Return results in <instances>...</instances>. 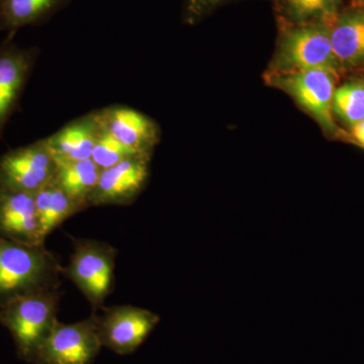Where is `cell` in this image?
I'll return each mask as SVG.
<instances>
[{
    "instance_id": "1",
    "label": "cell",
    "mask_w": 364,
    "mask_h": 364,
    "mask_svg": "<svg viewBox=\"0 0 364 364\" xmlns=\"http://www.w3.org/2000/svg\"><path fill=\"white\" fill-rule=\"evenodd\" d=\"M64 267L43 246L0 238V309L31 294L60 289Z\"/></svg>"
},
{
    "instance_id": "11",
    "label": "cell",
    "mask_w": 364,
    "mask_h": 364,
    "mask_svg": "<svg viewBox=\"0 0 364 364\" xmlns=\"http://www.w3.org/2000/svg\"><path fill=\"white\" fill-rule=\"evenodd\" d=\"M97 112L98 119L105 130L119 142L151 157L159 141L157 124L149 117L128 107L114 105Z\"/></svg>"
},
{
    "instance_id": "18",
    "label": "cell",
    "mask_w": 364,
    "mask_h": 364,
    "mask_svg": "<svg viewBox=\"0 0 364 364\" xmlns=\"http://www.w3.org/2000/svg\"><path fill=\"white\" fill-rule=\"evenodd\" d=\"M333 114L348 126L364 119V80H353L336 88Z\"/></svg>"
},
{
    "instance_id": "10",
    "label": "cell",
    "mask_w": 364,
    "mask_h": 364,
    "mask_svg": "<svg viewBox=\"0 0 364 364\" xmlns=\"http://www.w3.org/2000/svg\"><path fill=\"white\" fill-rule=\"evenodd\" d=\"M151 158L136 157L100 171L90 207L129 205L142 193L150 174Z\"/></svg>"
},
{
    "instance_id": "7",
    "label": "cell",
    "mask_w": 364,
    "mask_h": 364,
    "mask_svg": "<svg viewBox=\"0 0 364 364\" xmlns=\"http://www.w3.org/2000/svg\"><path fill=\"white\" fill-rule=\"evenodd\" d=\"M56 168L42 139L0 157V188L35 195L54 179Z\"/></svg>"
},
{
    "instance_id": "16",
    "label": "cell",
    "mask_w": 364,
    "mask_h": 364,
    "mask_svg": "<svg viewBox=\"0 0 364 364\" xmlns=\"http://www.w3.org/2000/svg\"><path fill=\"white\" fill-rule=\"evenodd\" d=\"M70 0H0V30L16 33L39 26L63 9Z\"/></svg>"
},
{
    "instance_id": "21",
    "label": "cell",
    "mask_w": 364,
    "mask_h": 364,
    "mask_svg": "<svg viewBox=\"0 0 364 364\" xmlns=\"http://www.w3.org/2000/svg\"><path fill=\"white\" fill-rule=\"evenodd\" d=\"M223 1L224 0H188L186 6V21L195 23Z\"/></svg>"
},
{
    "instance_id": "17",
    "label": "cell",
    "mask_w": 364,
    "mask_h": 364,
    "mask_svg": "<svg viewBox=\"0 0 364 364\" xmlns=\"http://www.w3.org/2000/svg\"><path fill=\"white\" fill-rule=\"evenodd\" d=\"M55 183L86 208H90V196L97 186L102 169L92 159L56 162Z\"/></svg>"
},
{
    "instance_id": "4",
    "label": "cell",
    "mask_w": 364,
    "mask_h": 364,
    "mask_svg": "<svg viewBox=\"0 0 364 364\" xmlns=\"http://www.w3.org/2000/svg\"><path fill=\"white\" fill-rule=\"evenodd\" d=\"M337 79L338 74L334 72L311 69L277 74L272 80L312 114L326 133L335 135L340 132L333 117V97Z\"/></svg>"
},
{
    "instance_id": "12",
    "label": "cell",
    "mask_w": 364,
    "mask_h": 364,
    "mask_svg": "<svg viewBox=\"0 0 364 364\" xmlns=\"http://www.w3.org/2000/svg\"><path fill=\"white\" fill-rule=\"evenodd\" d=\"M0 238L43 246L32 193L0 188Z\"/></svg>"
},
{
    "instance_id": "20",
    "label": "cell",
    "mask_w": 364,
    "mask_h": 364,
    "mask_svg": "<svg viewBox=\"0 0 364 364\" xmlns=\"http://www.w3.org/2000/svg\"><path fill=\"white\" fill-rule=\"evenodd\" d=\"M339 0H284L289 18L299 23L325 18L336 11Z\"/></svg>"
},
{
    "instance_id": "15",
    "label": "cell",
    "mask_w": 364,
    "mask_h": 364,
    "mask_svg": "<svg viewBox=\"0 0 364 364\" xmlns=\"http://www.w3.org/2000/svg\"><path fill=\"white\" fill-rule=\"evenodd\" d=\"M330 41L341 68L364 65V13L343 14L330 31Z\"/></svg>"
},
{
    "instance_id": "3",
    "label": "cell",
    "mask_w": 364,
    "mask_h": 364,
    "mask_svg": "<svg viewBox=\"0 0 364 364\" xmlns=\"http://www.w3.org/2000/svg\"><path fill=\"white\" fill-rule=\"evenodd\" d=\"M117 250L111 244L95 239H73V252L63 275L71 280L97 313L114 284Z\"/></svg>"
},
{
    "instance_id": "6",
    "label": "cell",
    "mask_w": 364,
    "mask_h": 364,
    "mask_svg": "<svg viewBox=\"0 0 364 364\" xmlns=\"http://www.w3.org/2000/svg\"><path fill=\"white\" fill-rule=\"evenodd\" d=\"M102 348L97 335V314L71 324L58 321L33 364H91Z\"/></svg>"
},
{
    "instance_id": "5",
    "label": "cell",
    "mask_w": 364,
    "mask_h": 364,
    "mask_svg": "<svg viewBox=\"0 0 364 364\" xmlns=\"http://www.w3.org/2000/svg\"><path fill=\"white\" fill-rule=\"evenodd\" d=\"M277 66L279 73L325 69L338 74L330 31L324 26H301L284 33L280 41Z\"/></svg>"
},
{
    "instance_id": "9",
    "label": "cell",
    "mask_w": 364,
    "mask_h": 364,
    "mask_svg": "<svg viewBox=\"0 0 364 364\" xmlns=\"http://www.w3.org/2000/svg\"><path fill=\"white\" fill-rule=\"evenodd\" d=\"M14 35L9 33V37L0 43V139L20 105L38 57L36 48L16 44Z\"/></svg>"
},
{
    "instance_id": "2",
    "label": "cell",
    "mask_w": 364,
    "mask_h": 364,
    "mask_svg": "<svg viewBox=\"0 0 364 364\" xmlns=\"http://www.w3.org/2000/svg\"><path fill=\"white\" fill-rule=\"evenodd\" d=\"M60 289L31 294L0 309V323L13 336L18 358L33 363L58 323Z\"/></svg>"
},
{
    "instance_id": "8",
    "label": "cell",
    "mask_w": 364,
    "mask_h": 364,
    "mask_svg": "<svg viewBox=\"0 0 364 364\" xmlns=\"http://www.w3.org/2000/svg\"><path fill=\"white\" fill-rule=\"evenodd\" d=\"M102 311L97 315L100 344L119 355L136 351L159 323L156 314L139 306H114Z\"/></svg>"
},
{
    "instance_id": "14",
    "label": "cell",
    "mask_w": 364,
    "mask_h": 364,
    "mask_svg": "<svg viewBox=\"0 0 364 364\" xmlns=\"http://www.w3.org/2000/svg\"><path fill=\"white\" fill-rule=\"evenodd\" d=\"M35 196L36 210L42 241L74 215L86 210L74 200L54 181L38 191Z\"/></svg>"
},
{
    "instance_id": "19",
    "label": "cell",
    "mask_w": 364,
    "mask_h": 364,
    "mask_svg": "<svg viewBox=\"0 0 364 364\" xmlns=\"http://www.w3.org/2000/svg\"><path fill=\"white\" fill-rule=\"evenodd\" d=\"M136 157H147L134 150L133 148L124 145L114 138L102 126L100 136L93 148L91 159L100 169H107L114 165ZM151 158V157H147Z\"/></svg>"
},
{
    "instance_id": "13",
    "label": "cell",
    "mask_w": 364,
    "mask_h": 364,
    "mask_svg": "<svg viewBox=\"0 0 364 364\" xmlns=\"http://www.w3.org/2000/svg\"><path fill=\"white\" fill-rule=\"evenodd\" d=\"M100 131L102 124L97 112H92L74 119L43 140L55 161H79L91 159Z\"/></svg>"
},
{
    "instance_id": "22",
    "label": "cell",
    "mask_w": 364,
    "mask_h": 364,
    "mask_svg": "<svg viewBox=\"0 0 364 364\" xmlns=\"http://www.w3.org/2000/svg\"><path fill=\"white\" fill-rule=\"evenodd\" d=\"M351 138L364 149V119L351 127Z\"/></svg>"
}]
</instances>
